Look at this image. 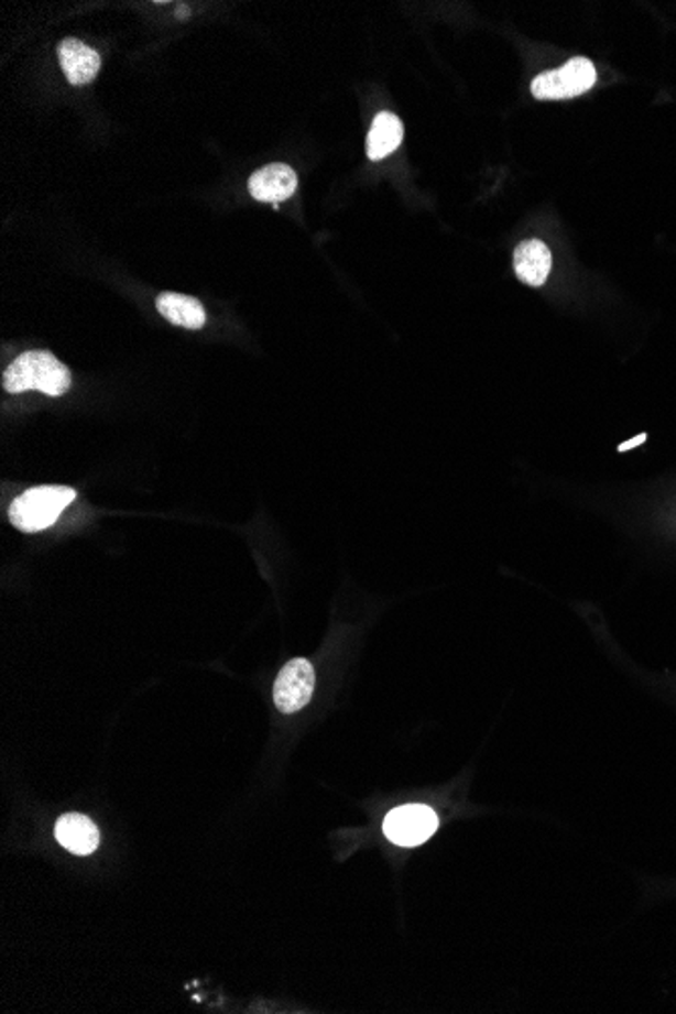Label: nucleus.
<instances>
[{"mask_svg": "<svg viewBox=\"0 0 676 1014\" xmlns=\"http://www.w3.org/2000/svg\"><path fill=\"white\" fill-rule=\"evenodd\" d=\"M69 385V369L50 351L23 352L2 375V388L9 393L41 391L50 397H62Z\"/></svg>", "mask_w": 676, "mask_h": 1014, "instance_id": "nucleus-1", "label": "nucleus"}, {"mask_svg": "<svg viewBox=\"0 0 676 1014\" xmlns=\"http://www.w3.org/2000/svg\"><path fill=\"white\" fill-rule=\"evenodd\" d=\"M76 490L69 487H37L14 499L9 516L19 531L37 533L55 525L63 511L76 501Z\"/></svg>", "mask_w": 676, "mask_h": 1014, "instance_id": "nucleus-2", "label": "nucleus"}, {"mask_svg": "<svg viewBox=\"0 0 676 1014\" xmlns=\"http://www.w3.org/2000/svg\"><path fill=\"white\" fill-rule=\"evenodd\" d=\"M598 72L588 57H574L559 69L533 79L531 91L537 100H571L596 86Z\"/></svg>", "mask_w": 676, "mask_h": 1014, "instance_id": "nucleus-3", "label": "nucleus"}, {"mask_svg": "<svg viewBox=\"0 0 676 1014\" xmlns=\"http://www.w3.org/2000/svg\"><path fill=\"white\" fill-rule=\"evenodd\" d=\"M438 830V815L424 804H405L385 816L383 832L397 847H419Z\"/></svg>", "mask_w": 676, "mask_h": 1014, "instance_id": "nucleus-4", "label": "nucleus"}, {"mask_svg": "<svg viewBox=\"0 0 676 1014\" xmlns=\"http://www.w3.org/2000/svg\"><path fill=\"white\" fill-rule=\"evenodd\" d=\"M314 685H316V676H314L313 664L306 658L290 661L280 670L276 685H274V702H276L277 711L286 715L302 711L313 699Z\"/></svg>", "mask_w": 676, "mask_h": 1014, "instance_id": "nucleus-5", "label": "nucleus"}, {"mask_svg": "<svg viewBox=\"0 0 676 1014\" xmlns=\"http://www.w3.org/2000/svg\"><path fill=\"white\" fill-rule=\"evenodd\" d=\"M298 187V176L294 168L288 164H268L260 168L258 173L250 176L251 197L260 203H272L280 205L282 200H288Z\"/></svg>", "mask_w": 676, "mask_h": 1014, "instance_id": "nucleus-6", "label": "nucleus"}, {"mask_svg": "<svg viewBox=\"0 0 676 1014\" xmlns=\"http://www.w3.org/2000/svg\"><path fill=\"white\" fill-rule=\"evenodd\" d=\"M57 53L63 74L72 86H86L100 74L101 59L98 51L91 50L79 39H63Z\"/></svg>", "mask_w": 676, "mask_h": 1014, "instance_id": "nucleus-7", "label": "nucleus"}, {"mask_svg": "<svg viewBox=\"0 0 676 1014\" xmlns=\"http://www.w3.org/2000/svg\"><path fill=\"white\" fill-rule=\"evenodd\" d=\"M514 274L526 286H543L552 274V250L538 241L526 239L513 253Z\"/></svg>", "mask_w": 676, "mask_h": 1014, "instance_id": "nucleus-8", "label": "nucleus"}, {"mask_svg": "<svg viewBox=\"0 0 676 1014\" xmlns=\"http://www.w3.org/2000/svg\"><path fill=\"white\" fill-rule=\"evenodd\" d=\"M55 837L74 854H91L100 844V832L88 816L65 815L55 825Z\"/></svg>", "mask_w": 676, "mask_h": 1014, "instance_id": "nucleus-9", "label": "nucleus"}, {"mask_svg": "<svg viewBox=\"0 0 676 1014\" xmlns=\"http://www.w3.org/2000/svg\"><path fill=\"white\" fill-rule=\"evenodd\" d=\"M156 308L163 314L168 323L176 326H183L188 330H199L207 323V313L197 298L193 296H183L175 292H163L156 298Z\"/></svg>", "mask_w": 676, "mask_h": 1014, "instance_id": "nucleus-10", "label": "nucleus"}, {"mask_svg": "<svg viewBox=\"0 0 676 1014\" xmlns=\"http://www.w3.org/2000/svg\"><path fill=\"white\" fill-rule=\"evenodd\" d=\"M403 142V124L395 113H377L373 126L367 137V156L371 161H383L391 152L397 151Z\"/></svg>", "mask_w": 676, "mask_h": 1014, "instance_id": "nucleus-11", "label": "nucleus"}, {"mask_svg": "<svg viewBox=\"0 0 676 1014\" xmlns=\"http://www.w3.org/2000/svg\"><path fill=\"white\" fill-rule=\"evenodd\" d=\"M644 439H646V434H642V436H639V438L630 439V441H626V444H622V446H620V450L624 451L628 450V448H634V446H639L640 441H644Z\"/></svg>", "mask_w": 676, "mask_h": 1014, "instance_id": "nucleus-12", "label": "nucleus"}]
</instances>
